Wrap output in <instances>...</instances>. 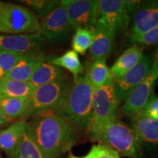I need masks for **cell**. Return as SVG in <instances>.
Here are the masks:
<instances>
[{
  "mask_svg": "<svg viewBox=\"0 0 158 158\" xmlns=\"http://www.w3.org/2000/svg\"><path fill=\"white\" fill-rule=\"evenodd\" d=\"M46 59L43 55H25L5 78L29 81L35 69Z\"/></svg>",
  "mask_w": 158,
  "mask_h": 158,
  "instance_id": "20",
  "label": "cell"
},
{
  "mask_svg": "<svg viewBox=\"0 0 158 158\" xmlns=\"http://www.w3.org/2000/svg\"><path fill=\"white\" fill-rule=\"evenodd\" d=\"M122 2L130 15H134V13L143 2V1H135V0H122Z\"/></svg>",
  "mask_w": 158,
  "mask_h": 158,
  "instance_id": "31",
  "label": "cell"
},
{
  "mask_svg": "<svg viewBox=\"0 0 158 158\" xmlns=\"http://www.w3.org/2000/svg\"><path fill=\"white\" fill-rule=\"evenodd\" d=\"M72 29L66 9L61 2L40 23V35L51 40L62 41L66 39Z\"/></svg>",
  "mask_w": 158,
  "mask_h": 158,
  "instance_id": "10",
  "label": "cell"
},
{
  "mask_svg": "<svg viewBox=\"0 0 158 158\" xmlns=\"http://www.w3.org/2000/svg\"><path fill=\"white\" fill-rule=\"evenodd\" d=\"M70 84V81L64 79L37 87L29 99L27 108L19 119L26 122L31 117L56 114L63 102Z\"/></svg>",
  "mask_w": 158,
  "mask_h": 158,
  "instance_id": "4",
  "label": "cell"
},
{
  "mask_svg": "<svg viewBox=\"0 0 158 158\" xmlns=\"http://www.w3.org/2000/svg\"><path fill=\"white\" fill-rule=\"evenodd\" d=\"M153 62V54H143L141 60L123 76L114 81L116 94L120 101H125L128 96L142 82Z\"/></svg>",
  "mask_w": 158,
  "mask_h": 158,
  "instance_id": "11",
  "label": "cell"
},
{
  "mask_svg": "<svg viewBox=\"0 0 158 158\" xmlns=\"http://www.w3.org/2000/svg\"><path fill=\"white\" fill-rule=\"evenodd\" d=\"M29 99L0 98V109L10 119L20 118L27 108Z\"/></svg>",
  "mask_w": 158,
  "mask_h": 158,
  "instance_id": "23",
  "label": "cell"
},
{
  "mask_svg": "<svg viewBox=\"0 0 158 158\" xmlns=\"http://www.w3.org/2000/svg\"><path fill=\"white\" fill-rule=\"evenodd\" d=\"M129 43L133 45H145L150 46L158 44V26L145 34L136 37L128 38Z\"/></svg>",
  "mask_w": 158,
  "mask_h": 158,
  "instance_id": "29",
  "label": "cell"
},
{
  "mask_svg": "<svg viewBox=\"0 0 158 158\" xmlns=\"http://www.w3.org/2000/svg\"><path fill=\"white\" fill-rule=\"evenodd\" d=\"M143 56V49L140 46L133 45L124 51L110 68L112 81L114 82L123 76L141 60Z\"/></svg>",
  "mask_w": 158,
  "mask_h": 158,
  "instance_id": "18",
  "label": "cell"
},
{
  "mask_svg": "<svg viewBox=\"0 0 158 158\" xmlns=\"http://www.w3.org/2000/svg\"><path fill=\"white\" fill-rule=\"evenodd\" d=\"M51 62L61 68L68 70L73 76L74 81L78 78L83 70V66L80 59L74 51L70 50L62 56L51 59Z\"/></svg>",
  "mask_w": 158,
  "mask_h": 158,
  "instance_id": "22",
  "label": "cell"
},
{
  "mask_svg": "<svg viewBox=\"0 0 158 158\" xmlns=\"http://www.w3.org/2000/svg\"><path fill=\"white\" fill-rule=\"evenodd\" d=\"M10 120V118L7 117V116L4 114L2 110L0 109V126L3 125V124H7V122H9Z\"/></svg>",
  "mask_w": 158,
  "mask_h": 158,
  "instance_id": "32",
  "label": "cell"
},
{
  "mask_svg": "<svg viewBox=\"0 0 158 158\" xmlns=\"http://www.w3.org/2000/svg\"><path fill=\"white\" fill-rule=\"evenodd\" d=\"M64 79L62 68L53 64L47 58L35 69L29 81L37 88Z\"/></svg>",
  "mask_w": 158,
  "mask_h": 158,
  "instance_id": "17",
  "label": "cell"
},
{
  "mask_svg": "<svg viewBox=\"0 0 158 158\" xmlns=\"http://www.w3.org/2000/svg\"><path fill=\"white\" fill-rule=\"evenodd\" d=\"M119 102L112 80L94 89L92 119L87 131L117 119Z\"/></svg>",
  "mask_w": 158,
  "mask_h": 158,
  "instance_id": "6",
  "label": "cell"
},
{
  "mask_svg": "<svg viewBox=\"0 0 158 158\" xmlns=\"http://www.w3.org/2000/svg\"><path fill=\"white\" fill-rule=\"evenodd\" d=\"M158 81V47L153 54V62L142 82L133 91L124 101L122 113L128 117H133L139 112L154 93Z\"/></svg>",
  "mask_w": 158,
  "mask_h": 158,
  "instance_id": "7",
  "label": "cell"
},
{
  "mask_svg": "<svg viewBox=\"0 0 158 158\" xmlns=\"http://www.w3.org/2000/svg\"><path fill=\"white\" fill-rule=\"evenodd\" d=\"M0 158H1V155H0Z\"/></svg>",
  "mask_w": 158,
  "mask_h": 158,
  "instance_id": "33",
  "label": "cell"
},
{
  "mask_svg": "<svg viewBox=\"0 0 158 158\" xmlns=\"http://www.w3.org/2000/svg\"><path fill=\"white\" fill-rule=\"evenodd\" d=\"M131 118V128L141 147L158 149V119L139 114Z\"/></svg>",
  "mask_w": 158,
  "mask_h": 158,
  "instance_id": "14",
  "label": "cell"
},
{
  "mask_svg": "<svg viewBox=\"0 0 158 158\" xmlns=\"http://www.w3.org/2000/svg\"><path fill=\"white\" fill-rule=\"evenodd\" d=\"M23 56L18 53L7 51H0V79L5 78Z\"/></svg>",
  "mask_w": 158,
  "mask_h": 158,
  "instance_id": "26",
  "label": "cell"
},
{
  "mask_svg": "<svg viewBox=\"0 0 158 158\" xmlns=\"http://www.w3.org/2000/svg\"><path fill=\"white\" fill-rule=\"evenodd\" d=\"M27 124V122L19 120L0 132V149L12 158L17 157L18 148Z\"/></svg>",
  "mask_w": 158,
  "mask_h": 158,
  "instance_id": "16",
  "label": "cell"
},
{
  "mask_svg": "<svg viewBox=\"0 0 158 158\" xmlns=\"http://www.w3.org/2000/svg\"><path fill=\"white\" fill-rule=\"evenodd\" d=\"M158 26V1L143 2L134 13L128 38L145 34Z\"/></svg>",
  "mask_w": 158,
  "mask_h": 158,
  "instance_id": "13",
  "label": "cell"
},
{
  "mask_svg": "<svg viewBox=\"0 0 158 158\" xmlns=\"http://www.w3.org/2000/svg\"><path fill=\"white\" fill-rule=\"evenodd\" d=\"M24 4L30 7V10L40 19H44L49 13H51L57 5L59 1L54 0H30L24 1Z\"/></svg>",
  "mask_w": 158,
  "mask_h": 158,
  "instance_id": "27",
  "label": "cell"
},
{
  "mask_svg": "<svg viewBox=\"0 0 158 158\" xmlns=\"http://www.w3.org/2000/svg\"><path fill=\"white\" fill-rule=\"evenodd\" d=\"M130 16L122 0L99 1L97 23L107 27L115 35L127 30Z\"/></svg>",
  "mask_w": 158,
  "mask_h": 158,
  "instance_id": "8",
  "label": "cell"
},
{
  "mask_svg": "<svg viewBox=\"0 0 158 158\" xmlns=\"http://www.w3.org/2000/svg\"><path fill=\"white\" fill-rule=\"evenodd\" d=\"M27 129L45 158H59L78 142L76 127L56 114L36 117Z\"/></svg>",
  "mask_w": 158,
  "mask_h": 158,
  "instance_id": "1",
  "label": "cell"
},
{
  "mask_svg": "<svg viewBox=\"0 0 158 158\" xmlns=\"http://www.w3.org/2000/svg\"><path fill=\"white\" fill-rule=\"evenodd\" d=\"M18 158H45L26 128L17 151Z\"/></svg>",
  "mask_w": 158,
  "mask_h": 158,
  "instance_id": "24",
  "label": "cell"
},
{
  "mask_svg": "<svg viewBox=\"0 0 158 158\" xmlns=\"http://www.w3.org/2000/svg\"><path fill=\"white\" fill-rule=\"evenodd\" d=\"M116 35L105 26L97 23L89 48V56L94 60L106 59L111 54Z\"/></svg>",
  "mask_w": 158,
  "mask_h": 158,
  "instance_id": "15",
  "label": "cell"
},
{
  "mask_svg": "<svg viewBox=\"0 0 158 158\" xmlns=\"http://www.w3.org/2000/svg\"><path fill=\"white\" fill-rule=\"evenodd\" d=\"M68 20L73 29L94 31L97 24L99 1L97 0H63Z\"/></svg>",
  "mask_w": 158,
  "mask_h": 158,
  "instance_id": "9",
  "label": "cell"
},
{
  "mask_svg": "<svg viewBox=\"0 0 158 158\" xmlns=\"http://www.w3.org/2000/svg\"><path fill=\"white\" fill-rule=\"evenodd\" d=\"M138 114L158 119V97L155 92L152 94L147 103Z\"/></svg>",
  "mask_w": 158,
  "mask_h": 158,
  "instance_id": "30",
  "label": "cell"
},
{
  "mask_svg": "<svg viewBox=\"0 0 158 158\" xmlns=\"http://www.w3.org/2000/svg\"><path fill=\"white\" fill-rule=\"evenodd\" d=\"M45 39L40 34L5 35L0 34V51L22 55H41Z\"/></svg>",
  "mask_w": 158,
  "mask_h": 158,
  "instance_id": "12",
  "label": "cell"
},
{
  "mask_svg": "<svg viewBox=\"0 0 158 158\" xmlns=\"http://www.w3.org/2000/svg\"><path fill=\"white\" fill-rule=\"evenodd\" d=\"M35 89L29 81L3 78L0 79V98L29 99Z\"/></svg>",
  "mask_w": 158,
  "mask_h": 158,
  "instance_id": "19",
  "label": "cell"
},
{
  "mask_svg": "<svg viewBox=\"0 0 158 158\" xmlns=\"http://www.w3.org/2000/svg\"><path fill=\"white\" fill-rule=\"evenodd\" d=\"M86 77L94 89L101 87L111 81L110 69L106 64V59L94 60L91 64Z\"/></svg>",
  "mask_w": 158,
  "mask_h": 158,
  "instance_id": "21",
  "label": "cell"
},
{
  "mask_svg": "<svg viewBox=\"0 0 158 158\" xmlns=\"http://www.w3.org/2000/svg\"><path fill=\"white\" fill-rule=\"evenodd\" d=\"M93 40V31L84 29H76L72 41L73 51L84 55L90 48Z\"/></svg>",
  "mask_w": 158,
  "mask_h": 158,
  "instance_id": "25",
  "label": "cell"
},
{
  "mask_svg": "<svg viewBox=\"0 0 158 158\" xmlns=\"http://www.w3.org/2000/svg\"><path fill=\"white\" fill-rule=\"evenodd\" d=\"M0 33L40 34L39 18L28 7L0 1Z\"/></svg>",
  "mask_w": 158,
  "mask_h": 158,
  "instance_id": "5",
  "label": "cell"
},
{
  "mask_svg": "<svg viewBox=\"0 0 158 158\" xmlns=\"http://www.w3.org/2000/svg\"><path fill=\"white\" fill-rule=\"evenodd\" d=\"M88 133L94 143L107 146L121 157H141V147L133 129L118 118L88 130Z\"/></svg>",
  "mask_w": 158,
  "mask_h": 158,
  "instance_id": "3",
  "label": "cell"
},
{
  "mask_svg": "<svg viewBox=\"0 0 158 158\" xmlns=\"http://www.w3.org/2000/svg\"><path fill=\"white\" fill-rule=\"evenodd\" d=\"M94 88L86 76H79L71 83L66 96L56 114L70 122L76 127L86 130L92 114Z\"/></svg>",
  "mask_w": 158,
  "mask_h": 158,
  "instance_id": "2",
  "label": "cell"
},
{
  "mask_svg": "<svg viewBox=\"0 0 158 158\" xmlns=\"http://www.w3.org/2000/svg\"><path fill=\"white\" fill-rule=\"evenodd\" d=\"M68 158H122L121 156L113 149L103 144H94L89 152L82 157H78L70 154Z\"/></svg>",
  "mask_w": 158,
  "mask_h": 158,
  "instance_id": "28",
  "label": "cell"
}]
</instances>
